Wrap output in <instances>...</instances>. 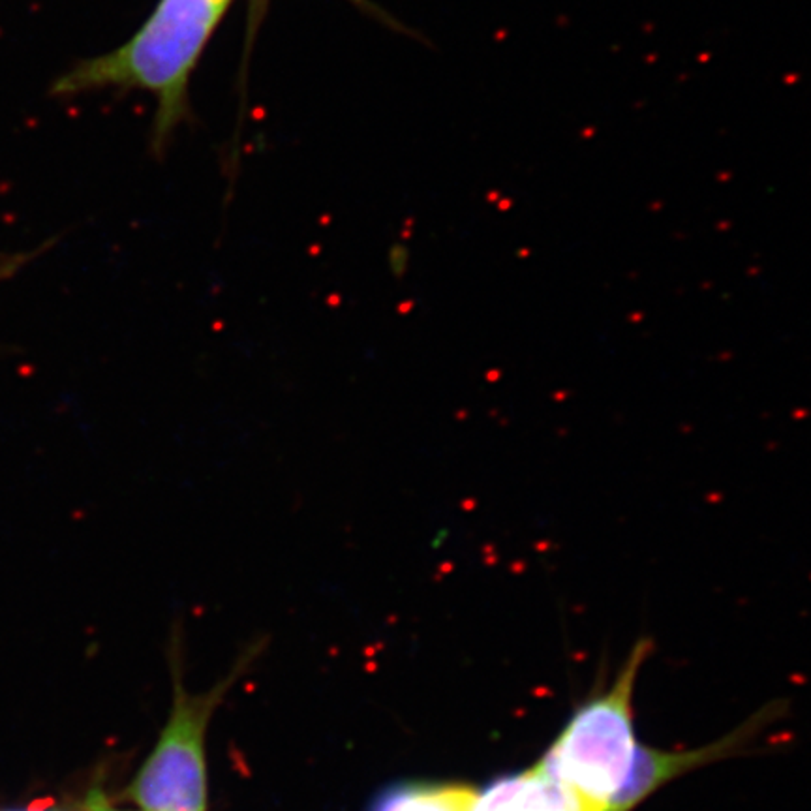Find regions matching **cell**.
I'll return each mask as SVG.
<instances>
[{
    "instance_id": "2",
    "label": "cell",
    "mask_w": 811,
    "mask_h": 811,
    "mask_svg": "<svg viewBox=\"0 0 811 811\" xmlns=\"http://www.w3.org/2000/svg\"><path fill=\"white\" fill-rule=\"evenodd\" d=\"M650 643L641 641L614 684L575 712L539 765L571 789L584 811H608L635 755L633 691Z\"/></svg>"
},
{
    "instance_id": "6",
    "label": "cell",
    "mask_w": 811,
    "mask_h": 811,
    "mask_svg": "<svg viewBox=\"0 0 811 811\" xmlns=\"http://www.w3.org/2000/svg\"><path fill=\"white\" fill-rule=\"evenodd\" d=\"M23 263H25V260H23V257H16V260H10V261H6V263H0V282H4L6 278H10L11 275H16L17 269H19Z\"/></svg>"
},
{
    "instance_id": "5",
    "label": "cell",
    "mask_w": 811,
    "mask_h": 811,
    "mask_svg": "<svg viewBox=\"0 0 811 811\" xmlns=\"http://www.w3.org/2000/svg\"><path fill=\"white\" fill-rule=\"evenodd\" d=\"M475 791L464 785H398L374 804L372 811H469Z\"/></svg>"
},
{
    "instance_id": "3",
    "label": "cell",
    "mask_w": 811,
    "mask_h": 811,
    "mask_svg": "<svg viewBox=\"0 0 811 811\" xmlns=\"http://www.w3.org/2000/svg\"><path fill=\"white\" fill-rule=\"evenodd\" d=\"M225 688L190 697L177 680L171 715L130 789L141 810L207 811L205 735Z\"/></svg>"
},
{
    "instance_id": "1",
    "label": "cell",
    "mask_w": 811,
    "mask_h": 811,
    "mask_svg": "<svg viewBox=\"0 0 811 811\" xmlns=\"http://www.w3.org/2000/svg\"><path fill=\"white\" fill-rule=\"evenodd\" d=\"M231 0H160L124 46L79 62L55 83L56 94L103 87L141 88L158 98V138L180 117L188 79Z\"/></svg>"
},
{
    "instance_id": "4",
    "label": "cell",
    "mask_w": 811,
    "mask_h": 811,
    "mask_svg": "<svg viewBox=\"0 0 811 811\" xmlns=\"http://www.w3.org/2000/svg\"><path fill=\"white\" fill-rule=\"evenodd\" d=\"M740 740L742 736L738 735L727 736L718 744L693 751H659L637 744L628 777L611 802L608 811H631L638 802L648 798L667 781L691 770L693 766H700L735 751Z\"/></svg>"
}]
</instances>
